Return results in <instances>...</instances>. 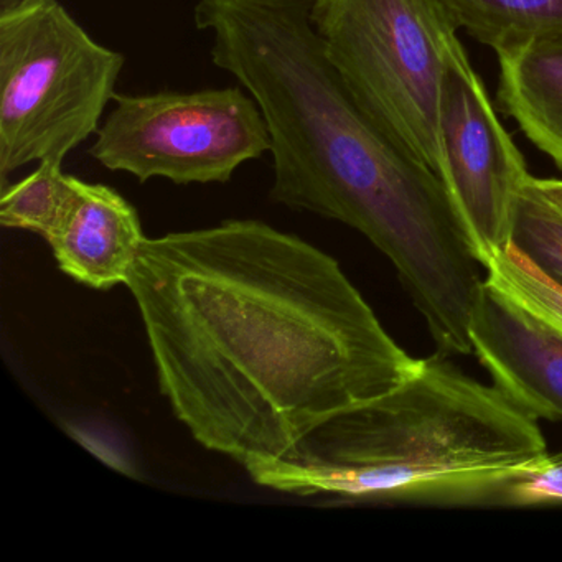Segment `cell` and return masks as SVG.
I'll use <instances>...</instances> for the list:
<instances>
[{"mask_svg":"<svg viewBox=\"0 0 562 562\" xmlns=\"http://www.w3.org/2000/svg\"><path fill=\"white\" fill-rule=\"evenodd\" d=\"M126 288L177 419L243 467L291 459L420 364L331 256L258 220L146 238Z\"/></svg>","mask_w":562,"mask_h":562,"instance_id":"cell-1","label":"cell"},{"mask_svg":"<svg viewBox=\"0 0 562 562\" xmlns=\"http://www.w3.org/2000/svg\"><path fill=\"white\" fill-rule=\"evenodd\" d=\"M213 64L258 103L271 134V200L344 223L396 269L440 353H473L485 292L443 180L351 97L312 22V0H199Z\"/></svg>","mask_w":562,"mask_h":562,"instance_id":"cell-2","label":"cell"},{"mask_svg":"<svg viewBox=\"0 0 562 562\" xmlns=\"http://www.w3.org/2000/svg\"><path fill=\"white\" fill-rule=\"evenodd\" d=\"M546 453L536 417L437 351L390 393L318 427L291 459L245 469L291 495L505 508L509 483Z\"/></svg>","mask_w":562,"mask_h":562,"instance_id":"cell-3","label":"cell"},{"mask_svg":"<svg viewBox=\"0 0 562 562\" xmlns=\"http://www.w3.org/2000/svg\"><path fill=\"white\" fill-rule=\"evenodd\" d=\"M126 58L98 44L60 0L0 9V179L64 164L97 136Z\"/></svg>","mask_w":562,"mask_h":562,"instance_id":"cell-4","label":"cell"},{"mask_svg":"<svg viewBox=\"0 0 562 562\" xmlns=\"http://www.w3.org/2000/svg\"><path fill=\"white\" fill-rule=\"evenodd\" d=\"M312 22L357 103L446 179L440 85L459 37L437 0H312Z\"/></svg>","mask_w":562,"mask_h":562,"instance_id":"cell-5","label":"cell"},{"mask_svg":"<svg viewBox=\"0 0 562 562\" xmlns=\"http://www.w3.org/2000/svg\"><path fill=\"white\" fill-rule=\"evenodd\" d=\"M91 157L139 182L226 183L249 160L271 153V134L245 88L117 94Z\"/></svg>","mask_w":562,"mask_h":562,"instance_id":"cell-6","label":"cell"},{"mask_svg":"<svg viewBox=\"0 0 562 562\" xmlns=\"http://www.w3.org/2000/svg\"><path fill=\"white\" fill-rule=\"evenodd\" d=\"M439 131L443 182L470 249L485 268L513 241L519 200L531 176L460 41L443 67Z\"/></svg>","mask_w":562,"mask_h":562,"instance_id":"cell-7","label":"cell"},{"mask_svg":"<svg viewBox=\"0 0 562 562\" xmlns=\"http://www.w3.org/2000/svg\"><path fill=\"white\" fill-rule=\"evenodd\" d=\"M492 383L536 419L562 420V335L486 288L470 327Z\"/></svg>","mask_w":562,"mask_h":562,"instance_id":"cell-8","label":"cell"},{"mask_svg":"<svg viewBox=\"0 0 562 562\" xmlns=\"http://www.w3.org/2000/svg\"><path fill=\"white\" fill-rule=\"evenodd\" d=\"M47 241L65 274L106 291L130 284L146 236L137 210L123 195L78 179L74 200Z\"/></svg>","mask_w":562,"mask_h":562,"instance_id":"cell-9","label":"cell"},{"mask_svg":"<svg viewBox=\"0 0 562 562\" xmlns=\"http://www.w3.org/2000/svg\"><path fill=\"white\" fill-rule=\"evenodd\" d=\"M496 57L503 113L562 170V35L538 38Z\"/></svg>","mask_w":562,"mask_h":562,"instance_id":"cell-10","label":"cell"},{"mask_svg":"<svg viewBox=\"0 0 562 562\" xmlns=\"http://www.w3.org/2000/svg\"><path fill=\"white\" fill-rule=\"evenodd\" d=\"M456 31L495 54L562 35V0H437Z\"/></svg>","mask_w":562,"mask_h":562,"instance_id":"cell-11","label":"cell"},{"mask_svg":"<svg viewBox=\"0 0 562 562\" xmlns=\"http://www.w3.org/2000/svg\"><path fill=\"white\" fill-rule=\"evenodd\" d=\"M61 167L64 164L42 162L21 182L4 183L0 223L5 228L29 229L47 239L77 192V177L67 176Z\"/></svg>","mask_w":562,"mask_h":562,"instance_id":"cell-12","label":"cell"},{"mask_svg":"<svg viewBox=\"0 0 562 562\" xmlns=\"http://www.w3.org/2000/svg\"><path fill=\"white\" fill-rule=\"evenodd\" d=\"M483 269L486 288L562 335V285L515 243L496 252Z\"/></svg>","mask_w":562,"mask_h":562,"instance_id":"cell-13","label":"cell"},{"mask_svg":"<svg viewBox=\"0 0 562 562\" xmlns=\"http://www.w3.org/2000/svg\"><path fill=\"white\" fill-rule=\"evenodd\" d=\"M513 243L562 285V212L529 177L519 200Z\"/></svg>","mask_w":562,"mask_h":562,"instance_id":"cell-14","label":"cell"},{"mask_svg":"<svg viewBox=\"0 0 562 562\" xmlns=\"http://www.w3.org/2000/svg\"><path fill=\"white\" fill-rule=\"evenodd\" d=\"M562 505V450L546 453L519 473L505 493V508Z\"/></svg>","mask_w":562,"mask_h":562,"instance_id":"cell-15","label":"cell"},{"mask_svg":"<svg viewBox=\"0 0 562 562\" xmlns=\"http://www.w3.org/2000/svg\"><path fill=\"white\" fill-rule=\"evenodd\" d=\"M532 183L549 202L554 203L562 212V179H536L532 177Z\"/></svg>","mask_w":562,"mask_h":562,"instance_id":"cell-16","label":"cell"},{"mask_svg":"<svg viewBox=\"0 0 562 562\" xmlns=\"http://www.w3.org/2000/svg\"><path fill=\"white\" fill-rule=\"evenodd\" d=\"M21 0H0V9L9 8V5L18 4Z\"/></svg>","mask_w":562,"mask_h":562,"instance_id":"cell-17","label":"cell"}]
</instances>
